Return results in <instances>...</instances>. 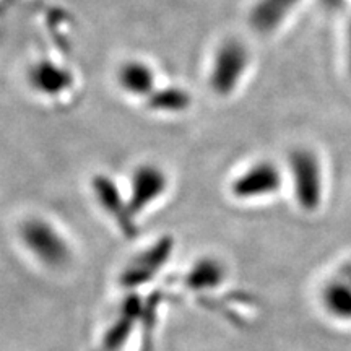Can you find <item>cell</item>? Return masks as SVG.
<instances>
[{
	"instance_id": "obj_1",
	"label": "cell",
	"mask_w": 351,
	"mask_h": 351,
	"mask_svg": "<svg viewBox=\"0 0 351 351\" xmlns=\"http://www.w3.org/2000/svg\"><path fill=\"white\" fill-rule=\"evenodd\" d=\"M19 239L29 257L47 270H64L73 261L67 236L44 218H26L19 226Z\"/></svg>"
},
{
	"instance_id": "obj_2",
	"label": "cell",
	"mask_w": 351,
	"mask_h": 351,
	"mask_svg": "<svg viewBox=\"0 0 351 351\" xmlns=\"http://www.w3.org/2000/svg\"><path fill=\"white\" fill-rule=\"evenodd\" d=\"M293 191L298 205L304 212H315L322 202V166L309 148H296L289 155Z\"/></svg>"
},
{
	"instance_id": "obj_3",
	"label": "cell",
	"mask_w": 351,
	"mask_h": 351,
	"mask_svg": "<svg viewBox=\"0 0 351 351\" xmlns=\"http://www.w3.org/2000/svg\"><path fill=\"white\" fill-rule=\"evenodd\" d=\"M173 252L174 241L171 236H165V238H160L153 244L147 245L143 251L135 254L125 263L119 274V285L129 291H134V289L153 282L169 262Z\"/></svg>"
},
{
	"instance_id": "obj_4",
	"label": "cell",
	"mask_w": 351,
	"mask_h": 351,
	"mask_svg": "<svg viewBox=\"0 0 351 351\" xmlns=\"http://www.w3.org/2000/svg\"><path fill=\"white\" fill-rule=\"evenodd\" d=\"M249 65V51L238 39L223 43L213 57L210 86L218 96H230L243 80Z\"/></svg>"
},
{
	"instance_id": "obj_5",
	"label": "cell",
	"mask_w": 351,
	"mask_h": 351,
	"mask_svg": "<svg viewBox=\"0 0 351 351\" xmlns=\"http://www.w3.org/2000/svg\"><path fill=\"white\" fill-rule=\"evenodd\" d=\"M282 184L283 178L278 166L270 161H258L232 179L230 192L236 200L256 202L276 194Z\"/></svg>"
},
{
	"instance_id": "obj_6",
	"label": "cell",
	"mask_w": 351,
	"mask_h": 351,
	"mask_svg": "<svg viewBox=\"0 0 351 351\" xmlns=\"http://www.w3.org/2000/svg\"><path fill=\"white\" fill-rule=\"evenodd\" d=\"M93 192L98 205L106 212L122 236L132 239L137 236V217L132 212L129 199L122 195L121 189L109 176L98 174L93 179Z\"/></svg>"
},
{
	"instance_id": "obj_7",
	"label": "cell",
	"mask_w": 351,
	"mask_h": 351,
	"mask_svg": "<svg viewBox=\"0 0 351 351\" xmlns=\"http://www.w3.org/2000/svg\"><path fill=\"white\" fill-rule=\"evenodd\" d=\"M168 176L160 166L145 163L134 171L129 184L130 208L135 217L147 212L168 191Z\"/></svg>"
},
{
	"instance_id": "obj_8",
	"label": "cell",
	"mask_w": 351,
	"mask_h": 351,
	"mask_svg": "<svg viewBox=\"0 0 351 351\" xmlns=\"http://www.w3.org/2000/svg\"><path fill=\"white\" fill-rule=\"evenodd\" d=\"M226 276L228 269L221 258L205 256L197 258L191 265V269L186 271L184 287L194 293L213 291L226 282Z\"/></svg>"
},
{
	"instance_id": "obj_9",
	"label": "cell",
	"mask_w": 351,
	"mask_h": 351,
	"mask_svg": "<svg viewBox=\"0 0 351 351\" xmlns=\"http://www.w3.org/2000/svg\"><path fill=\"white\" fill-rule=\"evenodd\" d=\"M301 0H257L249 21L257 33L269 34L291 15Z\"/></svg>"
},
{
	"instance_id": "obj_10",
	"label": "cell",
	"mask_w": 351,
	"mask_h": 351,
	"mask_svg": "<svg viewBox=\"0 0 351 351\" xmlns=\"http://www.w3.org/2000/svg\"><path fill=\"white\" fill-rule=\"evenodd\" d=\"M29 83L39 93L54 96L64 93L72 86V75L67 69L51 62V60H41L34 64L28 73Z\"/></svg>"
},
{
	"instance_id": "obj_11",
	"label": "cell",
	"mask_w": 351,
	"mask_h": 351,
	"mask_svg": "<svg viewBox=\"0 0 351 351\" xmlns=\"http://www.w3.org/2000/svg\"><path fill=\"white\" fill-rule=\"evenodd\" d=\"M117 82L125 93L132 96H150L156 90L155 86V72L148 64L142 60H129L122 64L117 72Z\"/></svg>"
},
{
	"instance_id": "obj_12",
	"label": "cell",
	"mask_w": 351,
	"mask_h": 351,
	"mask_svg": "<svg viewBox=\"0 0 351 351\" xmlns=\"http://www.w3.org/2000/svg\"><path fill=\"white\" fill-rule=\"evenodd\" d=\"M320 300L332 317L351 320V283L337 274L324 285Z\"/></svg>"
},
{
	"instance_id": "obj_13",
	"label": "cell",
	"mask_w": 351,
	"mask_h": 351,
	"mask_svg": "<svg viewBox=\"0 0 351 351\" xmlns=\"http://www.w3.org/2000/svg\"><path fill=\"white\" fill-rule=\"evenodd\" d=\"M148 108L160 112H182L191 106V95L184 88L168 86L153 91L147 98Z\"/></svg>"
},
{
	"instance_id": "obj_14",
	"label": "cell",
	"mask_w": 351,
	"mask_h": 351,
	"mask_svg": "<svg viewBox=\"0 0 351 351\" xmlns=\"http://www.w3.org/2000/svg\"><path fill=\"white\" fill-rule=\"evenodd\" d=\"M346 67H348V73L351 77V21L346 28Z\"/></svg>"
},
{
	"instance_id": "obj_15",
	"label": "cell",
	"mask_w": 351,
	"mask_h": 351,
	"mask_svg": "<svg viewBox=\"0 0 351 351\" xmlns=\"http://www.w3.org/2000/svg\"><path fill=\"white\" fill-rule=\"evenodd\" d=\"M340 276H343L346 282L351 283V263H345V265L340 267V270L337 271Z\"/></svg>"
},
{
	"instance_id": "obj_16",
	"label": "cell",
	"mask_w": 351,
	"mask_h": 351,
	"mask_svg": "<svg viewBox=\"0 0 351 351\" xmlns=\"http://www.w3.org/2000/svg\"><path fill=\"white\" fill-rule=\"evenodd\" d=\"M326 2H332V3H335V5H337V3H339L340 0H326Z\"/></svg>"
}]
</instances>
